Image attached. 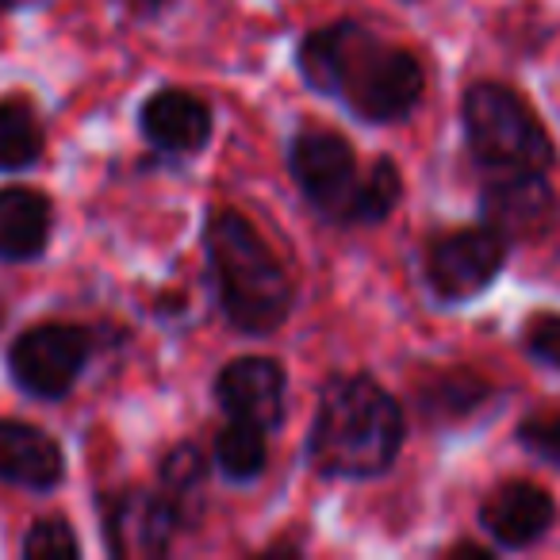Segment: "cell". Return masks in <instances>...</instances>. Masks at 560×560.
<instances>
[{"label": "cell", "mask_w": 560, "mask_h": 560, "mask_svg": "<svg viewBox=\"0 0 560 560\" xmlns=\"http://www.w3.org/2000/svg\"><path fill=\"white\" fill-rule=\"evenodd\" d=\"M47 154V127L32 96H0V173H27Z\"/></svg>", "instance_id": "16"}, {"label": "cell", "mask_w": 560, "mask_h": 560, "mask_svg": "<svg viewBox=\"0 0 560 560\" xmlns=\"http://www.w3.org/2000/svg\"><path fill=\"white\" fill-rule=\"evenodd\" d=\"M55 234V203L35 185H0V261H39Z\"/></svg>", "instance_id": "14"}, {"label": "cell", "mask_w": 560, "mask_h": 560, "mask_svg": "<svg viewBox=\"0 0 560 560\" xmlns=\"http://www.w3.org/2000/svg\"><path fill=\"white\" fill-rule=\"evenodd\" d=\"M511 261V242L495 234L488 223L457 226V231L434 234L422 249V277L438 304L465 307L488 296L491 284L503 277Z\"/></svg>", "instance_id": "6"}, {"label": "cell", "mask_w": 560, "mask_h": 560, "mask_svg": "<svg viewBox=\"0 0 560 560\" xmlns=\"http://www.w3.org/2000/svg\"><path fill=\"white\" fill-rule=\"evenodd\" d=\"M211 460L208 453L200 450L196 442H177L162 453L158 460V488L180 506V514L188 518V526H200V506H203V483H208Z\"/></svg>", "instance_id": "19"}, {"label": "cell", "mask_w": 560, "mask_h": 560, "mask_svg": "<svg viewBox=\"0 0 560 560\" xmlns=\"http://www.w3.org/2000/svg\"><path fill=\"white\" fill-rule=\"evenodd\" d=\"M495 545H476V541H457V545H450V549H445V557H476V560H488V557H495Z\"/></svg>", "instance_id": "24"}, {"label": "cell", "mask_w": 560, "mask_h": 560, "mask_svg": "<svg viewBox=\"0 0 560 560\" xmlns=\"http://www.w3.org/2000/svg\"><path fill=\"white\" fill-rule=\"evenodd\" d=\"M495 399V384L476 369H442L415 388V411L427 422H468Z\"/></svg>", "instance_id": "15"}, {"label": "cell", "mask_w": 560, "mask_h": 560, "mask_svg": "<svg viewBox=\"0 0 560 560\" xmlns=\"http://www.w3.org/2000/svg\"><path fill=\"white\" fill-rule=\"evenodd\" d=\"M407 442V411L376 376L335 373L315 396L304 457L323 480H376Z\"/></svg>", "instance_id": "2"}, {"label": "cell", "mask_w": 560, "mask_h": 560, "mask_svg": "<svg viewBox=\"0 0 560 560\" xmlns=\"http://www.w3.org/2000/svg\"><path fill=\"white\" fill-rule=\"evenodd\" d=\"M208 284L223 323L242 338L277 335L296 312V280L257 223L238 208L215 203L200 226Z\"/></svg>", "instance_id": "3"}, {"label": "cell", "mask_w": 560, "mask_h": 560, "mask_svg": "<svg viewBox=\"0 0 560 560\" xmlns=\"http://www.w3.org/2000/svg\"><path fill=\"white\" fill-rule=\"evenodd\" d=\"M407 4H419V0H407Z\"/></svg>", "instance_id": "27"}, {"label": "cell", "mask_w": 560, "mask_h": 560, "mask_svg": "<svg viewBox=\"0 0 560 560\" xmlns=\"http://www.w3.org/2000/svg\"><path fill=\"white\" fill-rule=\"evenodd\" d=\"M560 200L549 185V173H506L483 177L480 223H488L506 242H534L557 226Z\"/></svg>", "instance_id": "10"}, {"label": "cell", "mask_w": 560, "mask_h": 560, "mask_svg": "<svg viewBox=\"0 0 560 560\" xmlns=\"http://www.w3.org/2000/svg\"><path fill=\"white\" fill-rule=\"evenodd\" d=\"M96 353V330L81 323H35L9 346V376L27 399L62 404Z\"/></svg>", "instance_id": "5"}, {"label": "cell", "mask_w": 560, "mask_h": 560, "mask_svg": "<svg viewBox=\"0 0 560 560\" xmlns=\"http://www.w3.org/2000/svg\"><path fill=\"white\" fill-rule=\"evenodd\" d=\"M518 346L534 365L560 373V312H534L518 330Z\"/></svg>", "instance_id": "21"}, {"label": "cell", "mask_w": 560, "mask_h": 560, "mask_svg": "<svg viewBox=\"0 0 560 560\" xmlns=\"http://www.w3.org/2000/svg\"><path fill=\"white\" fill-rule=\"evenodd\" d=\"M0 483L50 495L66 483V450L50 430L24 419H0Z\"/></svg>", "instance_id": "13"}, {"label": "cell", "mask_w": 560, "mask_h": 560, "mask_svg": "<svg viewBox=\"0 0 560 560\" xmlns=\"http://www.w3.org/2000/svg\"><path fill=\"white\" fill-rule=\"evenodd\" d=\"M20 9H24V0H0V20L12 16V12H20Z\"/></svg>", "instance_id": "25"}, {"label": "cell", "mask_w": 560, "mask_h": 560, "mask_svg": "<svg viewBox=\"0 0 560 560\" xmlns=\"http://www.w3.org/2000/svg\"><path fill=\"white\" fill-rule=\"evenodd\" d=\"M211 468L219 472V480L238 483V488L257 483L269 468V430L226 419V427L211 442Z\"/></svg>", "instance_id": "17"}, {"label": "cell", "mask_w": 560, "mask_h": 560, "mask_svg": "<svg viewBox=\"0 0 560 560\" xmlns=\"http://www.w3.org/2000/svg\"><path fill=\"white\" fill-rule=\"evenodd\" d=\"M211 399L226 419L254 422V427L277 434L289 411V373L269 353H242L219 365L211 381Z\"/></svg>", "instance_id": "9"}, {"label": "cell", "mask_w": 560, "mask_h": 560, "mask_svg": "<svg viewBox=\"0 0 560 560\" xmlns=\"http://www.w3.org/2000/svg\"><path fill=\"white\" fill-rule=\"evenodd\" d=\"M460 135L483 177L549 173L557 162L549 127L526 96L503 81H472L460 93Z\"/></svg>", "instance_id": "4"}, {"label": "cell", "mask_w": 560, "mask_h": 560, "mask_svg": "<svg viewBox=\"0 0 560 560\" xmlns=\"http://www.w3.org/2000/svg\"><path fill=\"white\" fill-rule=\"evenodd\" d=\"M514 442L534 460L560 468V415H526L514 427Z\"/></svg>", "instance_id": "22"}, {"label": "cell", "mask_w": 560, "mask_h": 560, "mask_svg": "<svg viewBox=\"0 0 560 560\" xmlns=\"http://www.w3.org/2000/svg\"><path fill=\"white\" fill-rule=\"evenodd\" d=\"M139 135L158 158H196L211 147L215 108L192 89L162 85L139 104Z\"/></svg>", "instance_id": "11"}, {"label": "cell", "mask_w": 560, "mask_h": 560, "mask_svg": "<svg viewBox=\"0 0 560 560\" xmlns=\"http://www.w3.org/2000/svg\"><path fill=\"white\" fill-rule=\"evenodd\" d=\"M4 319H9V312H4V304H0V327H4Z\"/></svg>", "instance_id": "26"}, {"label": "cell", "mask_w": 560, "mask_h": 560, "mask_svg": "<svg viewBox=\"0 0 560 560\" xmlns=\"http://www.w3.org/2000/svg\"><path fill=\"white\" fill-rule=\"evenodd\" d=\"M96 511L104 549L116 560H162L173 552L180 534H192L180 506L162 488L104 491Z\"/></svg>", "instance_id": "7"}, {"label": "cell", "mask_w": 560, "mask_h": 560, "mask_svg": "<svg viewBox=\"0 0 560 560\" xmlns=\"http://www.w3.org/2000/svg\"><path fill=\"white\" fill-rule=\"evenodd\" d=\"M296 73L312 93L369 127L407 124L427 96L422 58L358 20L304 32L296 43Z\"/></svg>", "instance_id": "1"}, {"label": "cell", "mask_w": 560, "mask_h": 560, "mask_svg": "<svg viewBox=\"0 0 560 560\" xmlns=\"http://www.w3.org/2000/svg\"><path fill=\"white\" fill-rule=\"evenodd\" d=\"M399 203H404V170L396 165V158L381 154L353 185L342 226H384Z\"/></svg>", "instance_id": "18"}, {"label": "cell", "mask_w": 560, "mask_h": 560, "mask_svg": "<svg viewBox=\"0 0 560 560\" xmlns=\"http://www.w3.org/2000/svg\"><path fill=\"white\" fill-rule=\"evenodd\" d=\"M20 552L24 560H78L85 552L78 529H73L70 518L62 514H43L27 526L24 541H20Z\"/></svg>", "instance_id": "20"}, {"label": "cell", "mask_w": 560, "mask_h": 560, "mask_svg": "<svg viewBox=\"0 0 560 560\" xmlns=\"http://www.w3.org/2000/svg\"><path fill=\"white\" fill-rule=\"evenodd\" d=\"M557 522V503L541 483L529 480H503L480 499L476 526L495 545L499 552H526Z\"/></svg>", "instance_id": "12"}, {"label": "cell", "mask_w": 560, "mask_h": 560, "mask_svg": "<svg viewBox=\"0 0 560 560\" xmlns=\"http://www.w3.org/2000/svg\"><path fill=\"white\" fill-rule=\"evenodd\" d=\"M284 165L307 208L330 226H342V211L361 177L353 142L335 127H300L284 147Z\"/></svg>", "instance_id": "8"}, {"label": "cell", "mask_w": 560, "mask_h": 560, "mask_svg": "<svg viewBox=\"0 0 560 560\" xmlns=\"http://www.w3.org/2000/svg\"><path fill=\"white\" fill-rule=\"evenodd\" d=\"M131 16H139V20H154V16H162V12H170V4L173 0H119Z\"/></svg>", "instance_id": "23"}]
</instances>
